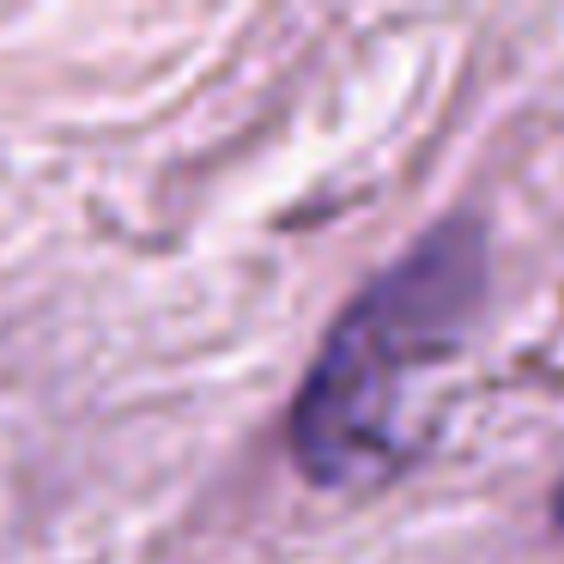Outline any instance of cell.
<instances>
[{
  "instance_id": "6da1fadb",
  "label": "cell",
  "mask_w": 564,
  "mask_h": 564,
  "mask_svg": "<svg viewBox=\"0 0 564 564\" xmlns=\"http://www.w3.org/2000/svg\"><path fill=\"white\" fill-rule=\"evenodd\" d=\"M479 285V249L467 231H443L389 273L352 316L334 328L310 389L297 401V449L310 474L358 479L394 455V401L419 358H431Z\"/></svg>"
}]
</instances>
